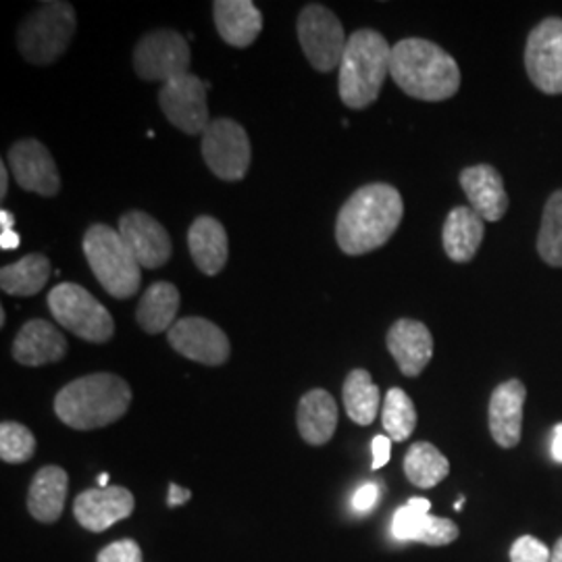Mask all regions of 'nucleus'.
<instances>
[{
	"mask_svg": "<svg viewBox=\"0 0 562 562\" xmlns=\"http://www.w3.org/2000/svg\"><path fill=\"white\" fill-rule=\"evenodd\" d=\"M167 341L181 357L206 367L225 364L232 355V346L222 327L202 317L180 319L167 331Z\"/></svg>",
	"mask_w": 562,
	"mask_h": 562,
	"instance_id": "13",
	"label": "nucleus"
},
{
	"mask_svg": "<svg viewBox=\"0 0 562 562\" xmlns=\"http://www.w3.org/2000/svg\"><path fill=\"white\" fill-rule=\"evenodd\" d=\"M136 508L134 494L127 487L109 485L86 490L74 503V517L83 529L92 533H102L115 522L130 519Z\"/></svg>",
	"mask_w": 562,
	"mask_h": 562,
	"instance_id": "15",
	"label": "nucleus"
},
{
	"mask_svg": "<svg viewBox=\"0 0 562 562\" xmlns=\"http://www.w3.org/2000/svg\"><path fill=\"white\" fill-rule=\"evenodd\" d=\"M9 167L21 190L46 199L59 194V169L50 150L42 142L34 138L15 142L9 148Z\"/></svg>",
	"mask_w": 562,
	"mask_h": 562,
	"instance_id": "14",
	"label": "nucleus"
},
{
	"mask_svg": "<svg viewBox=\"0 0 562 562\" xmlns=\"http://www.w3.org/2000/svg\"><path fill=\"white\" fill-rule=\"evenodd\" d=\"M213 20L223 42L248 48L262 32L261 9L252 0H215Z\"/></svg>",
	"mask_w": 562,
	"mask_h": 562,
	"instance_id": "21",
	"label": "nucleus"
},
{
	"mask_svg": "<svg viewBox=\"0 0 562 562\" xmlns=\"http://www.w3.org/2000/svg\"><path fill=\"white\" fill-rule=\"evenodd\" d=\"M404 473L415 487L429 490L442 483L450 473V462L429 442L413 443L404 457Z\"/></svg>",
	"mask_w": 562,
	"mask_h": 562,
	"instance_id": "30",
	"label": "nucleus"
},
{
	"mask_svg": "<svg viewBox=\"0 0 562 562\" xmlns=\"http://www.w3.org/2000/svg\"><path fill=\"white\" fill-rule=\"evenodd\" d=\"M338 402L322 387L306 392L299 402L296 423L301 438L311 446L329 442L338 427Z\"/></svg>",
	"mask_w": 562,
	"mask_h": 562,
	"instance_id": "23",
	"label": "nucleus"
},
{
	"mask_svg": "<svg viewBox=\"0 0 562 562\" xmlns=\"http://www.w3.org/2000/svg\"><path fill=\"white\" fill-rule=\"evenodd\" d=\"M385 344L406 378H419L434 357V336L425 323L415 319L394 323L387 331Z\"/></svg>",
	"mask_w": 562,
	"mask_h": 562,
	"instance_id": "17",
	"label": "nucleus"
},
{
	"mask_svg": "<svg viewBox=\"0 0 562 562\" xmlns=\"http://www.w3.org/2000/svg\"><path fill=\"white\" fill-rule=\"evenodd\" d=\"M36 454V438L34 434L15 422H4L0 425V459L9 464L27 462Z\"/></svg>",
	"mask_w": 562,
	"mask_h": 562,
	"instance_id": "33",
	"label": "nucleus"
},
{
	"mask_svg": "<svg viewBox=\"0 0 562 562\" xmlns=\"http://www.w3.org/2000/svg\"><path fill=\"white\" fill-rule=\"evenodd\" d=\"M69 490V475L57 464H46L34 475L27 492V510L36 521L57 522Z\"/></svg>",
	"mask_w": 562,
	"mask_h": 562,
	"instance_id": "24",
	"label": "nucleus"
},
{
	"mask_svg": "<svg viewBox=\"0 0 562 562\" xmlns=\"http://www.w3.org/2000/svg\"><path fill=\"white\" fill-rule=\"evenodd\" d=\"M7 192H9V171H7V165L2 162L0 165V201L7 199Z\"/></svg>",
	"mask_w": 562,
	"mask_h": 562,
	"instance_id": "42",
	"label": "nucleus"
},
{
	"mask_svg": "<svg viewBox=\"0 0 562 562\" xmlns=\"http://www.w3.org/2000/svg\"><path fill=\"white\" fill-rule=\"evenodd\" d=\"M390 76L417 101H448L461 88L459 63L436 42L423 38H404L392 46Z\"/></svg>",
	"mask_w": 562,
	"mask_h": 562,
	"instance_id": "2",
	"label": "nucleus"
},
{
	"mask_svg": "<svg viewBox=\"0 0 562 562\" xmlns=\"http://www.w3.org/2000/svg\"><path fill=\"white\" fill-rule=\"evenodd\" d=\"M392 536L398 542H419L427 546H448L459 538L457 522L434 515L413 513L406 504L394 513Z\"/></svg>",
	"mask_w": 562,
	"mask_h": 562,
	"instance_id": "26",
	"label": "nucleus"
},
{
	"mask_svg": "<svg viewBox=\"0 0 562 562\" xmlns=\"http://www.w3.org/2000/svg\"><path fill=\"white\" fill-rule=\"evenodd\" d=\"M392 46L380 32L362 27L346 44L340 65V99L348 109H367L380 99L390 76Z\"/></svg>",
	"mask_w": 562,
	"mask_h": 562,
	"instance_id": "4",
	"label": "nucleus"
},
{
	"mask_svg": "<svg viewBox=\"0 0 562 562\" xmlns=\"http://www.w3.org/2000/svg\"><path fill=\"white\" fill-rule=\"evenodd\" d=\"M383 429L392 442H406L417 427V408L411 396L401 390L392 387L385 394L382 408Z\"/></svg>",
	"mask_w": 562,
	"mask_h": 562,
	"instance_id": "31",
	"label": "nucleus"
},
{
	"mask_svg": "<svg viewBox=\"0 0 562 562\" xmlns=\"http://www.w3.org/2000/svg\"><path fill=\"white\" fill-rule=\"evenodd\" d=\"M461 186L471 209L483 222H501L508 211L503 176L492 165H473L461 171Z\"/></svg>",
	"mask_w": 562,
	"mask_h": 562,
	"instance_id": "18",
	"label": "nucleus"
},
{
	"mask_svg": "<svg viewBox=\"0 0 562 562\" xmlns=\"http://www.w3.org/2000/svg\"><path fill=\"white\" fill-rule=\"evenodd\" d=\"M485 234V222L471 206H454L443 222L442 241L448 259L469 262L475 259Z\"/></svg>",
	"mask_w": 562,
	"mask_h": 562,
	"instance_id": "25",
	"label": "nucleus"
},
{
	"mask_svg": "<svg viewBox=\"0 0 562 562\" xmlns=\"http://www.w3.org/2000/svg\"><path fill=\"white\" fill-rule=\"evenodd\" d=\"M202 159L220 180H244L252 161V146L246 130L238 121L227 117L211 121L202 134Z\"/></svg>",
	"mask_w": 562,
	"mask_h": 562,
	"instance_id": "9",
	"label": "nucleus"
},
{
	"mask_svg": "<svg viewBox=\"0 0 562 562\" xmlns=\"http://www.w3.org/2000/svg\"><path fill=\"white\" fill-rule=\"evenodd\" d=\"M525 69L543 94H562V20L540 21L525 46Z\"/></svg>",
	"mask_w": 562,
	"mask_h": 562,
	"instance_id": "11",
	"label": "nucleus"
},
{
	"mask_svg": "<svg viewBox=\"0 0 562 562\" xmlns=\"http://www.w3.org/2000/svg\"><path fill=\"white\" fill-rule=\"evenodd\" d=\"M76 9L65 0H48L23 21L18 32L21 57L32 65H50L63 57L76 36Z\"/></svg>",
	"mask_w": 562,
	"mask_h": 562,
	"instance_id": "6",
	"label": "nucleus"
},
{
	"mask_svg": "<svg viewBox=\"0 0 562 562\" xmlns=\"http://www.w3.org/2000/svg\"><path fill=\"white\" fill-rule=\"evenodd\" d=\"M462 504H464V498H461L459 503L454 504V508H457V510H461Z\"/></svg>",
	"mask_w": 562,
	"mask_h": 562,
	"instance_id": "46",
	"label": "nucleus"
},
{
	"mask_svg": "<svg viewBox=\"0 0 562 562\" xmlns=\"http://www.w3.org/2000/svg\"><path fill=\"white\" fill-rule=\"evenodd\" d=\"M11 355L25 367L59 362L67 355V338L57 325L44 319H32L18 331L11 346Z\"/></svg>",
	"mask_w": 562,
	"mask_h": 562,
	"instance_id": "19",
	"label": "nucleus"
},
{
	"mask_svg": "<svg viewBox=\"0 0 562 562\" xmlns=\"http://www.w3.org/2000/svg\"><path fill=\"white\" fill-rule=\"evenodd\" d=\"M13 225H15V217H13L7 209H2V211H0V229H2V232H11Z\"/></svg>",
	"mask_w": 562,
	"mask_h": 562,
	"instance_id": "43",
	"label": "nucleus"
},
{
	"mask_svg": "<svg viewBox=\"0 0 562 562\" xmlns=\"http://www.w3.org/2000/svg\"><path fill=\"white\" fill-rule=\"evenodd\" d=\"M132 404V387L115 373H92L67 383L55 396L60 422L78 431L120 422Z\"/></svg>",
	"mask_w": 562,
	"mask_h": 562,
	"instance_id": "3",
	"label": "nucleus"
},
{
	"mask_svg": "<svg viewBox=\"0 0 562 562\" xmlns=\"http://www.w3.org/2000/svg\"><path fill=\"white\" fill-rule=\"evenodd\" d=\"M538 252L550 267H562V190H557L543 206Z\"/></svg>",
	"mask_w": 562,
	"mask_h": 562,
	"instance_id": "32",
	"label": "nucleus"
},
{
	"mask_svg": "<svg viewBox=\"0 0 562 562\" xmlns=\"http://www.w3.org/2000/svg\"><path fill=\"white\" fill-rule=\"evenodd\" d=\"M402 217L404 202L394 186L367 183L344 202L336 222V241L350 257L373 252L396 234Z\"/></svg>",
	"mask_w": 562,
	"mask_h": 562,
	"instance_id": "1",
	"label": "nucleus"
},
{
	"mask_svg": "<svg viewBox=\"0 0 562 562\" xmlns=\"http://www.w3.org/2000/svg\"><path fill=\"white\" fill-rule=\"evenodd\" d=\"M527 390L519 380L501 383L490 398V434L503 448L521 442L522 406Z\"/></svg>",
	"mask_w": 562,
	"mask_h": 562,
	"instance_id": "20",
	"label": "nucleus"
},
{
	"mask_svg": "<svg viewBox=\"0 0 562 562\" xmlns=\"http://www.w3.org/2000/svg\"><path fill=\"white\" fill-rule=\"evenodd\" d=\"M81 246L94 278L113 299L125 301L140 290L142 265L121 238L120 229L94 223Z\"/></svg>",
	"mask_w": 562,
	"mask_h": 562,
	"instance_id": "5",
	"label": "nucleus"
},
{
	"mask_svg": "<svg viewBox=\"0 0 562 562\" xmlns=\"http://www.w3.org/2000/svg\"><path fill=\"white\" fill-rule=\"evenodd\" d=\"M296 32L304 57L317 71L329 74L340 67L348 41L341 21L331 9L319 2L306 4L299 15Z\"/></svg>",
	"mask_w": 562,
	"mask_h": 562,
	"instance_id": "8",
	"label": "nucleus"
},
{
	"mask_svg": "<svg viewBox=\"0 0 562 562\" xmlns=\"http://www.w3.org/2000/svg\"><path fill=\"white\" fill-rule=\"evenodd\" d=\"M378 501H380V487L375 483H362L352 498V506L359 513H369L378 504Z\"/></svg>",
	"mask_w": 562,
	"mask_h": 562,
	"instance_id": "36",
	"label": "nucleus"
},
{
	"mask_svg": "<svg viewBox=\"0 0 562 562\" xmlns=\"http://www.w3.org/2000/svg\"><path fill=\"white\" fill-rule=\"evenodd\" d=\"M0 248L2 250H15L20 248V234L15 229L11 232H0Z\"/></svg>",
	"mask_w": 562,
	"mask_h": 562,
	"instance_id": "40",
	"label": "nucleus"
},
{
	"mask_svg": "<svg viewBox=\"0 0 562 562\" xmlns=\"http://www.w3.org/2000/svg\"><path fill=\"white\" fill-rule=\"evenodd\" d=\"M188 248L204 276H220L229 255L227 232L222 222L211 215L196 217L188 232Z\"/></svg>",
	"mask_w": 562,
	"mask_h": 562,
	"instance_id": "22",
	"label": "nucleus"
},
{
	"mask_svg": "<svg viewBox=\"0 0 562 562\" xmlns=\"http://www.w3.org/2000/svg\"><path fill=\"white\" fill-rule=\"evenodd\" d=\"M97 562H142V550L134 540H120L102 548Z\"/></svg>",
	"mask_w": 562,
	"mask_h": 562,
	"instance_id": "35",
	"label": "nucleus"
},
{
	"mask_svg": "<svg viewBox=\"0 0 562 562\" xmlns=\"http://www.w3.org/2000/svg\"><path fill=\"white\" fill-rule=\"evenodd\" d=\"M190 46L173 30H157L146 34L134 48V69L144 81L167 83L188 74Z\"/></svg>",
	"mask_w": 562,
	"mask_h": 562,
	"instance_id": "10",
	"label": "nucleus"
},
{
	"mask_svg": "<svg viewBox=\"0 0 562 562\" xmlns=\"http://www.w3.org/2000/svg\"><path fill=\"white\" fill-rule=\"evenodd\" d=\"M206 90L209 83L192 74L162 83L159 90V104L165 117L188 136L204 134L211 125Z\"/></svg>",
	"mask_w": 562,
	"mask_h": 562,
	"instance_id": "12",
	"label": "nucleus"
},
{
	"mask_svg": "<svg viewBox=\"0 0 562 562\" xmlns=\"http://www.w3.org/2000/svg\"><path fill=\"white\" fill-rule=\"evenodd\" d=\"M121 238L144 269H159L171 259L173 244L169 232L144 211H127L120 220Z\"/></svg>",
	"mask_w": 562,
	"mask_h": 562,
	"instance_id": "16",
	"label": "nucleus"
},
{
	"mask_svg": "<svg viewBox=\"0 0 562 562\" xmlns=\"http://www.w3.org/2000/svg\"><path fill=\"white\" fill-rule=\"evenodd\" d=\"M190 498H192V492H190V490L181 487V485H178L176 482L169 483V496H167V504H169L171 508L181 506V504L190 503Z\"/></svg>",
	"mask_w": 562,
	"mask_h": 562,
	"instance_id": "38",
	"label": "nucleus"
},
{
	"mask_svg": "<svg viewBox=\"0 0 562 562\" xmlns=\"http://www.w3.org/2000/svg\"><path fill=\"white\" fill-rule=\"evenodd\" d=\"M550 562H562V538L554 546V550H552V559Z\"/></svg>",
	"mask_w": 562,
	"mask_h": 562,
	"instance_id": "44",
	"label": "nucleus"
},
{
	"mask_svg": "<svg viewBox=\"0 0 562 562\" xmlns=\"http://www.w3.org/2000/svg\"><path fill=\"white\" fill-rule=\"evenodd\" d=\"M552 459L557 462H562V423H559L552 431V446H550Z\"/></svg>",
	"mask_w": 562,
	"mask_h": 562,
	"instance_id": "39",
	"label": "nucleus"
},
{
	"mask_svg": "<svg viewBox=\"0 0 562 562\" xmlns=\"http://www.w3.org/2000/svg\"><path fill=\"white\" fill-rule=\"evenodd\" d=\"M180 311V290L169 281H157L142 294L136 322L150 336L169 331Z\"/></svg>",
	"mask_w": 562,
	"mask_h": 562,
	"instance_id": "27",
	"label": "nucleus"
},
{
	"mask_svg": "<svg viewBox=\"0 0 562 562\" xmlns=\"http://www.w3.org/2000/svg\"><path fill=\"white\" fill-rule=\"evenodd\" d=\"M50 278V261L44 255H25L0 269V288L9 296H36Z\"/></svg>",
	"mask_w": 562,
	"mask_h": 562,
	"instance_id": "28",
	"label": "nucleus"
},
{
	"mask_svg": "<svg viewBox=\"0 0 562 562\" xmlns=\"http://www.w3.org/2000/svg\"><path fill=\"white\" fill-rule=\"evenodd\" d=\"M99 487H102V490L109 487V473H101L99 475Z\"/></svg>",
	"mask_w": 562,
	"mask_h": 562,
	"instance_id": "45",
	"label": "nucleus"
},
{
	"mask_svg": "<svg viewBox=\"0 0 562 562\" xmlns=\"http://www.w3.org/2000/svg\"><path fill=\"white\" fill-rule=\"evenodd\" d=\"M48 308L55 322L78 338L104 344L115 334V322L109 308L97 301L86 288L65 281L48 292Z\"/></svg>",
	"mask_w": 562,
	"mask_h": 562,
	"instance_id": "7",
	"label": "nucleus"
},
{
	"mask_svg": "<svg viewBox=\"0 0 562 562\" xmlns=\"http://www.w3.org/2000/svg\"><path fill=\"white\" fill-rule=\"evenodd\" d=\"M406 506L413 510V513H419V515H429L431 510V503L425 501V498H411Z\"/></svg>",
	"mask_w": 562,
	"mask_h": 562,
	"instance_id": "41",
	"label": "nucleus"
},
{
	"mask_svg": "<svg viewBox=\"0 0 562 562\" xmlns=\"http://www.w3.org/2000/svg\"><path fill=\"white\" fill-rule=\"evenodd\" d=\"M344 408L357 425H371L380 411V387L371 380L367 369H355L348 373L344 387Z\"/></svg>",
	"mask_w": 562,
	"mask_h": 562,
	"instance_id": "29",
	"label": "nucleus"
},
{
	"mask_svg": "<svg viewBox=\"0 0 562 562\" xmlns=\"http://www.w3.org/2000/svg\"><path fill=\"white\" fill-rule=\"evenodd\" d=\"M390 448H392V440L387 436H375L373 438V469H382L387 464Z\"/></svg>",
	"mask_w": 562,
	"mask_h": 562,
	"instance_id": "37",
	"label": "nucleus"
},
{
	"mask_svg": "<svg viewBox=\"0 0 562 562\" xmlns=\"http://www.w3.org/2000/svg\"><path fill=\"white\" fill-rule=\"evenodd\" d=\"M552 552L538 538L522 536L510 548V562H550Z\"/></svg>",
	"mask_w": 562,
	"mask_h": 562,
	"instance_id": "34",
	"label": "nucleus"
}]
</instances>
